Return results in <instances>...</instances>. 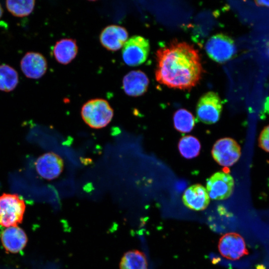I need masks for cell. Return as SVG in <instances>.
<instances>
[{
	"label": "cell",
	"instance_id": "2",
	"mask_svg": "<svg viewBox=\"0 0 269 269\" xmlns=\"http://www.w3.org/2000/svg\"><path fill=\"white\" fill-rule=\"evenodd\" d=\"M81 114L84 122L90 127L101 129L106 127L112 121L114 110L107 101L94 99L85 103Z\"/></svg>",
	"mask_w": 269,
	"mask_h": 269
},
{
	"label": "cell",
	"instance_id": "7",
	"mask_svg": "<svg viewBox=\"0 0 269 269\" xmlns=\"http://www.w3.org/2000/svg\"><path fill=\"white\" fill-rule=\"evenodd\" d=\"M211 153L213 158L219 164L229 167L239 160L241 150L236 140L230 137H225L216 141Z\"/></svg>",
	"mask_w": 269,
	"mask_h": 269
},
{
	"label": "cell",
	"instance_id": "4",
	"mask_svg": "<svg viewBox=\"0 0 269 269\" xmlns=\"http://www.w3.org/2000/svg\"><path fill=\"white\" fill-rule=\"evenodd\" d=\"M205 50L211 59L220 63L231 59L236 52L233 40L223 33L211 36L206 43Z\"/></svg>",
	"mask_w": 269,
	"mask_h": 269
},
{
	"label": "cell",
	"instance_id": "25",
	"mask_svg": "<svg viewBox=\"0 0 269 269\" xmlns=\"http://www.w3.org/2000/svg\"><path fill=\"white\" fill-rule=\"evenodd\" d=\"M2 12H3V10L1 6V4H0V18L1 17L2 15Z\"/></svg>",
	"mask_w": 269,
	"mask_h": 269
},
{
	"label": "cell",
	"instance_id": "17",
	"mask_svg": "<svg viewBox=\"0 0 269 269\" xmlns=\"http://www.w3.org/2000/svg\"><path fill=\"white\" fill-rule=\"evenodd\" d=\"M120 269H147L144 254L138 250H131L124 254L120 262Z\"/></svg>",
	"mask_w": 269,
	"mask_h": 269
},
{
	"label": "cell",
	"instance_id": "18",
	"mask_svg": "<svg viewBox=\"0 0 269 269\" xmlns=\"http://www.w3.org/2000/svg\"><path fill=\"white\" fill-rule=\"evenodd\" d=\"M18 83L16 71L6 64L0 65V90L4 92L12 91Z\"/></svg>",
	"mask_w": 269,
	"mask_h": 269
},
{
	"label": "cell",
	"instance_id": "8",
	"mask_svg": "<svg viewBox=\"0 0 269 269\" xmlns=\"http://www.w3.org/2000/svg\"><path fill=\"white\" fill-rule=\"evenodd\" d=\"M234 181L232 176L224 172H217L207 180L206 189L210 198L221 200L229 198L233 193Z\"/></svg>",
	"mask_w": 269,
	"mask_h": 269
},
{
	"label": "cell",
	"instance_id": "11",
	"mask_svg": "<svg viewBox=\"0 0 269 269\" xmlns=\"http://www.w3.org/2000/svg\"><path fill=\"white\" fill-rule=\"evenodd\" d=\"M128 38L127 29L118 25H110L105 27L100 35L102 46L109 51H115L123 47Z\"/></svg>",
	"mask_w": 269,
	"mask_h": 269
},
{
	"label": "cell",
	"instance_id": "10",
	"mask_svg": "<svg viewBox=\"0 0 269 269\" xmlns=\"http://www.w3.org/2000/svg\"><path fill=\"white\" fill-rule=\"evenodd\" d=\"M64 162L62 158L53 152L45 153L35 162L37 172L43 178L52 180L58 177L63 171Z\"/></svg>",
	"mask_w": 269,
	"mask_h": 269
},
{
	"label": "cell",
	"instance_id": "1",
	"mask_svg": "<svg viewBox=\"0 0 269 269\" xmlns=\"http://www.w3.org/2000/svg\"><path fill=\"white\" fill-rule=\"evenodd\" d=\"M155 78L166 86L181 90L194 87L203 73L198 51L185 42L173 41L156 52Z\"/></svg>",
	"mask_w": 269,
	"mask_h": 269
},
{
	"label": "cell",
	"instance_id": "24",
	"mask_svg": "<svg viewBox=\"0 0 269 269\" xmlns=\"http://www.w3.org/2000/svg\"><path fill=\"white\" fill-rule=\"evenodd\" d=\"M256 269H266V268L263 265H258L256 266Z\"/></svg>",
	"mask_w": 269,
	"mask_h": 269
},
{
	"label": "cell",
	"instance_id": "6",
	"mask_svg": "<svg viewBox=\"0 0 269 269\" xmlns=\"http://www.w3.org/2000/svg\"><path fill=\"white\" fill-rule=\"evenodd\" d=\"M196 111L197 117L202 123L213 124L217 122L222 111V102L219 95L212 91L203 94L198 101Z\"/></svg>",
	"mask_w": 269,
	"mask_h": 269
},
{
	"label": "cell",
	"instance_id": "16",
	"mask_svg": "<svg viewBox=\"0 0 269 269\" xmlns=\"http://www.w3.org/2000/svg\"><path fill=\"white\" fill-rule=\"evenodd\" d=\"M78 49L75 39L63 38L56 42L53 48V54L58 63L66 65L76 57Z\"/></svg>",
	"mask_w": 269,
	"mask_h": 269
},
{
	"label": "cell",
	"instance_id": "14",
	"mask_svg": "<svg viewBox=\"0 0 269 269\" xmlns=\"http://www.w3.org/2000/svg\"><path fill=\"white\" fill-rule=\"evenodd\" d=\"M182 200L188 208L201 211L206 209L209 205L210 197L204 186L196 184L186 189L183 195Z\"/></svg>",
	"mask_w": 269,
	"mask_h": 269
},
{
	"label": "cell",
	"instance_id": "21",
	"mask_svg": "<svg viewBox=\"0 0 269 269\" xmlns=\"http://www.w3.org/2000/svg\"><path fill=\"white\" fill-rule=\"evenodd\" d=\"M34 5L33 0L6 1V7L8 11L17 17L28 15L33 11Z\"/></svg>",
	"mask_w": 269,
	"mask_h": 269
},
{
	"label": "cell",
	"instance_id": "13",
	"mask_svg": "<svg viewBox=\"0 0 269 269\" xmlns=\"http://www.w3.org/2000/svg\"><path fill=\"white\" fill-rule=\"evenodd\" d=\"M149 80L147 75L140 70H133L123 78V88L128 96L137 97L144 94L148 88Z\"/></svg>",
	"mask_w": 269,
	"mask_h": 269
},
{
	"label": "cell",
	"instance_id": "19",
	"mask_svg": "<svg viewBox=\"0 0 269 269\" xmlns=\"http://www.w3.org/2000/svg\"><path fill=\"white\" fill-rule=\"evenodd\" d=\"M173 123L175 129L178 132L189 133L195 126V118L189 111L180 109L174 114Z\"/></svg>",
	"mask_w": 269,
	"mask_h": 269
},
{
	"label": "cell",
	"instance_id": "9",
	"mask_svg": "<svg viewBox=\"0 0 269 269\" xmlns=\"http://www.w3.org/2000/svg\"><path fill=\"white\" fill-rule=\"evenodd\" d=\"M220 254L225 258L235 260L248 254L244 238L236 233H229L220 239L218 245Z\"/></svg>",
	"mask_w": 269,
	"mask_h": 269
},
{
	"label": "cell",
	"instance_id": "3",
	"mask_svg": "<svg viewBox=\"0 0 269 269\" xmlns=\"http://www.w3.org/2000/svg\"><path fill=\"white\" fill-rule=\"evenodd\" d=\"M25 206L17 195L4 193L0 196V225L16 226L23 219Z\"/></svg>",
	"mask_w": 269,
	"mask_h": 269
},
{
	"label": "cell",
	"instance_id": "20",
	"mask_svg": "<svg viewBox=\"0 0 269 269\" xmlns=\"http://www.w3.org/2000/svg\"><path fill=\"white\" fill-rule=\"evenodd\" d=\"M178 146L181 155L187 159L196 157L199 154L201 148L199 140L192 135L182 137L179 141Z\"/></svg>",
	"mask_w": 269,
	"mask_h": 269
},
{
	"label": "cell",
	"instance_id": "15",
	"mask_svg": "<svg viewBox=\"0 0 269 269\" xmlns=\"http://www.w3.org/2000/svg\"><path fill=\"white\" fill-rule=\"evenodd\" d=\"M0 240L5 250L11 253L21 251L27 242L25 232L16 226L5 229L0 235Z\"/></svg>",
	"mask_w": 269,
	"mask_h": 269
},
{
	"label": "cell",
	"instance_id": "12",
	"mask_svg": "<svg viewBox=\"0 0 269 269\" xmlns=\"http://www.w3.org/2000/svg\"><path fill=\"white\" fill-rule=\"evenodd\" d=\"M21 69L27 78L37 79L42 77L46 72V59L38 52L26 53L20 61Z\"/></svg>",
	"mask_w": 269,
	"mask_h": 269
},
{
	"label": "cell",
	"instance_id": "23",
	"mask_svg": "<svg viewBox=\"0 0 269 269\" xmlns=\"http://www.w3.org/2000/svg\"><path fill=\"white\" fill-rule=\"evenodd\" d=\"M255 2L258 6L269 7V0H256Z\"/></svg>",
	"mask_w": 269,
	"mask_h": 269
},
{
	"label": "cell",
	"instance_id": "22",
	"mask_svg": "<svg viewBox=\"0 0 269 269\" xmlns=\"http://www.w3.org/2000/svg\"><path fill=\"white\" fill-rule=\"evenodd\" d=\"M259 146L265 151L269 152V125L261 132L259 138Z\"/></svg>",
	"mask_w": 269,
	"mask_h": 269
},
{
	"label": "cell",
	"instance_id": "5",
	"mask_svg": "<svg viewBox=\"0 0 269 269\" xmlns=\"http://www.w3.org/2000/svg\"><path fill=\"white\" fill-rule=\"evenodd\" d=\"M149 50L148 39L139 35H134L128 39L123 46L122 58L128 66H136L146 61Z\"/></svg>",
	"mask_w": 269,
	"mask_h": 269
}]
</instances>
